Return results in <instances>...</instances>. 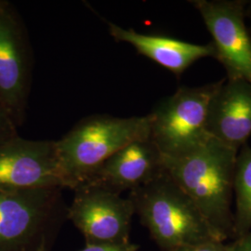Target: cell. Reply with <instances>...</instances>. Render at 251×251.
Masks as SVG:
<instances>
[{"label":"cell","mask_w":251,"mask_h":251,"mask_svg":"<svg viewBox=\"0 0 251 251\" xmlns=\"http://www.w3.org/2000/svg\"><path fill=\"white\" fill-rule=\"evenodd\" d=\"M233 212L234 240L251 231V147L245 144L239 149L234 170Z\"/></svg>","instance_id":"cell-13"},{"label":"cell","mask_w":251,"mask_h":251,"mask_svg":"<svg viewBox=\"0 0 251 251\" xmlns=\"http://www.w3.org/2000/svg\"><path fill=\"white\" fill-rule=\"evenodd\" d=\"M18 128L6 110L0 104V144L17 137Z\"/></svg>","instance_id":"cell-14"},{"label":"cell","mask_w":251,"mask_h":251,"mask_svg":"<svg viewBox=\"0 0 251 251\" xmlns=\"http://www.w3.org/2000/svg\"><path fill=\"white\" fill-rule=\"evenodd\" d=\"M237 153L209 137L182 155H163L166 173L193 200L223 242L234 238L232 203Z\"/></svg>","instance_id":"cell-1"},{"label":"cell","mask_w":251,"mask_h":251,"mask_svg":"<svg viewBox=\"0 0 251 251\" xmlns=\"http://www.w3.org/2000/svg\"><path fill=\"white\" fill-rule=\"evenodd\" d=\"M64 188L56 141L17 136L0 144V188Z\"/></svg>","instance_id":"cell-9"},{"label":"cell","mask_w":251,"mask_h":251,"mask_svg":"<svg viewBox=\"0 0 251 251\" xmlns=\"http://www.w3.org/2000/svg\"><path fill=\"white\" fill-rule=\"evenodd\" d=\"M139 246L133 243H126L124 245L116 246H100V245H86L79 251H138Z\"/></svg>","instance_id":"cell-16"},{"label":"cell","mask_w":251,"mask_h":251,"mask_svg":"<svg viewBox=\"0 0 251 251\" xmlns=\"http://www.w3.org/2000/svg\"><path fill=\"white\" fill-rule=\"evenodd\" d=\"M109 34L117 42L132 46L136 51L179 77L194 63L204 58H216L211 42L201 45L164 35L139 33L108 23Z\"/></svg>","instance_id":"cell-12"},{"label":"cell","mask_w":251,"mask_h":251,"mask_svg":"<svg viewBox=\"0 0 251 251\" xmlns=\"http://www.w3.org/2000/svg\"><path fill=\"white\" fill-rule=\"evenodd\" d=\"M164 172L163 154L150 137L118 150L85 183L99 185L121 195L124 191L130 192L148 184Z\"/></svg>","instance_id":"cell-10"},{"label":"cell","mask_w":251,"mask_h":251,"mask_svg":"<svg viewBox=\"0 0 251 251\" xmlns=\"http://www.w3.org/2000/svg\"><path fill=\"white\" fill-rule=\"evenodd\" d=\"M246 18L248 22V27L251 34V0L247 1L246 4Z\"/></svg>","instance_id":"cell-18"},{"label":"cell","mask_w":251,"mask_h":251,"mask_svg":"<svg viewBox=\"0 0 251 251\" xmlns=\"http://www.w3.org/2000/svg\"><path fill=\"white\" fill-rule=\"evenodd\" d=\"M151 117H117L92 115L84 117L56 141L64 188L75 190L121 148L150 138Z\"/></svg>","instance_id":"cell-2"},{"label":"cell","mask_w":251,"mask_h":251,"mask_svg":"<svg viewBox=\"0 0 251 251\" xmlns=\"http://www.w3.org/2000/svg\"><path fill=\"white\" fill-rule=\"evenodd\" d=\"M231 251H251V231L229 245Z\"/></svg>","instance_id":"cell-17"},{"label":"cell","mask_w":251,"mask_h":251,"mask_svg":"<svg viewBox=\"0 0 251 251\" xmlns=\"http://www.w3.org/2000/svg\"><path fill=\"white\" fill-rule=\"evenodd\" d=\"M67 219L83 233L86 245L129 243L134 207L128 198L99 185L84 183L74 190Z\"/></svg>","instance_id":"cell-7"},{"label":"cell","mask_w":251,"mask_h":251,"mask_svg":"<svg viewBox=\"0 0 251 251\" xmlns=\"http://www.w3.org/2000/svg\"><path fill=\"white\" fill-rule=\"evenodd\" d=\"M225 78L199 87L181 86L149 114L151 139L167 157L182 155L210 137L206 120L210 100Z\"/></svg>","instance_id":"cell-5"},{"label":"cell","mask_w":251,"mask_h":251,"mask_svg":"<svg viewBox=\"0 0 251 251\" xmlns=\"http://www.w3.org/2000/svg\"><path fill=\"white\" fill-rule=\"evenodd\" d=\"M128 199L161 251L220 241L193 200L166 171L157 179L129 192Z\"/></svg>","instance_id":"cell-3"},{"label":"cell","mask_w":251,"mask_h":251,"mask_svg":"<svg viewBox=\"0 0 251 251\" xmlns=\"http://www.w3.org/2000/svg\"><path fill=\"white\" fill-rule=\"evenodd\" d=\"M224 243L225 242L213 241L189 245L180 247L174 251H231L229 245H225Z\"/></svg>","instance_id":"cell-15"},{"label":"cell","mask_w":251,"mask_h":251,"mask_svg":"<svg viewBox=\"0 0 251 251\" xmlns=\"http://www.w3.org/2000/svg\"><path fill=\"white\" fill-rule=\"evenodd\" d=\"M206 131L208 135L239 151L251 137V84L225 78L210 100Z\"/></svg>","instance_id":"cell-11"},{"label":"cell","mask_w":251,"mask_h":251,"mask_svg":"<svg viewBox=\"0 0 251 251\" xmlns=\"http://www.w3.org/2000/svg\"><path fill=\"white\" fill-rule=\"evenodd\" d=\"M33 65L26 27L15 8L0 0V104L18 127L26 117Z\"/></svg>","instance_id":"cell-6"},{"label":"cell","mask_w":251,"mask_h":251,"mask_svg":"<svg viewBox=\"0 0 251 251\" xmlns=\"http://www.w3.org/2000/svg\"><path fill=\"white\" fill-rule=\"evenodd\" d=\"M62 188H0V251H50L65 219Z\"/></svg>","instance_id":"cell-4"},{"label":"cell","mask_w":251,"mask_h":251,"mask_svg":"<svg viewBox=\"0 0 251 251\" xmlns=\"http://www.w3.org/2000/svg\"><path fill=\"white\" fill-rule=\"evenodd\" d=\"M212 36L216 60L228 79L251 84V34L247 25L246 0H192Z\"/></svg>","instance_id":"cell-8"}]
</instances>
